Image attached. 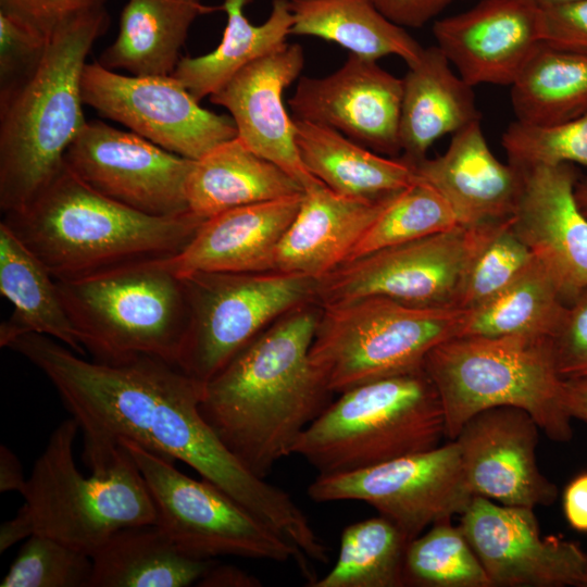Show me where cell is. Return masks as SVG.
Wrapping results in <instances>:
<instances>
[{
  "instance_id": "6da1fadb",
  "label": "cell",
  "mask_w": 587,
  "mask_h": 587,
  "mask_svg": "<svg viewBox=\"0 0 587 587\" xmlns=\"http://www.w3.org/2000/svg\"><path fill=\"white\" fill-rule=\"evenodd\" d=\"M7 348L27 359L58 391L85 439L132 440L178 460L298 546L314 536L289 494L251 473L203 419V384L164 360L87 361L58 340L35 333Z\"/></svg>"
},
{
  "instance_id": "7a4b0ae2",
  "label": "cell",
  "mask_w": 587,
  "mask_h": 587,
  "mask_svg": "<svg viewBox=\"0 0 587 587\" xmlns=\"http://www.w3.org/2000/svg\"><path fill=\"white\" fill-rule=\"evenodd\" d=\"M320 315L309 303L289 311L203 384V419L261 478L332 402L310 361Z\"/></svg>"
},
{
  "instance_id": "3957f363",
  "label": "cell",
  "mask_w": 587,
  "mask_h": 587,
  "mask_svg": "<svg viewBox=\"0 0 587 587\" xmlns=\"http://www.w3.org/2000/svg\"><path fill=\"white\" fill-rule=\"evenodd\" d=\"M11 232L55 280L171 258L204 218L187 212L153 216L96 191L64 163L23 209L3 214Z\"/></svg>"
},
{
  "instance_id": "277c9868",
  "label": "cell",
  "mask_w": 587,
  "mask_h": 587,
  "mask_svg": "<svg viewBox=\"0 0 587 587\" xmlns=\"http://www.w3.org/2000/svg\"><path fill=\"white\" fill-rule=\"evenodd\" d=\"M103 5L82 12L51 34L34 74L0 98V208L23 209L64 165L86 124L82 77L87 55L108 28Z\"/></svg>"
},
{
  "instance_id": "5b68a950",
  "label": "cell",
  "mask_w": 587,
  "mask_h": 587,
  "mask_svg": "<svg viewBox=\"0 0 587 587\" xmlns=\"http://www.w3.org/2000/svg\"><path fill=\"white\" fill-rule=\"evenodd\" d=\"M79 429L70 417L51 433L21 494L22 508L34 534L92 557L120 529L155 524L158 514L139 467L121 442L85 439L92 474L79 472L74 459Z\"/></svg>"
},
{
  "instance_id": "8992f818",
  "label": "cell",
  "mask_w": 587,
  "mask_h": 587,
  "mask_svg": "<svg viewBox=\"0 0 587 587\" xmlns=\"http://www.w3.org/2000/svg\"><path fill=\"white\" fill-rule=\"evenodd\" d=\"M423 369L439 395L450 440L473 415L496 407L526 411L554 441L573 437L550 337L454 336L429 351Z\"/></svg>"
},
{
  "instance_id": "52a82bcc",
  "label": "cell",
  "mask_w": 587,
  "mask_h": 587,
  "mask_svg": "<svg viewBox=\"0 0 587 587\" xmlns=\"http://www.w3.org/2000/svg\"><path fill=\"white\" fill-rule=\"evenodd\" d=\"M339 395L292 448L319 475L354 472L430 450L446 437L440 398L424 369Z\"/></svg>"
},
{
  "instance_id": "ba28073f",
  "label": "cell",
  "mask_w": 587,
  "mask_h": 587,
  "mask_svg": "<svg viewBox=\"0 0 587 587\" xmlns=\"http://www.w3.org/2000/svg\"><path fill=\"white\" fill-rule=\"evenodd\" d=\"M55 282L77 339L95 361L148 355L178 364L188 301L182 278L159 260Z\"/></svg>"
},
{
  "instance_id": "9c48e42d",
  "label": "cell",
  "mask_w": 587,
  "mask_h": 587,
  "mask_svg": "<svg viewBox=\"0 0 587 587\" xmlns=\"http://www.w3.org/2000/svg\"><path fill=\"white\" fill-rule=\"evenodd\" d=\"M466 314L457 308L413 307L385 297L324 305L310 361L333 394L420 371L434 347L460 334Z\"/></svg>"
},
{
  "instance_id": "30bf717a",
  "label": "cell",
  "mask_w": 587,
  "mask_h": 587,
  "mask_svg": "<svg viewBox=\"0 0 587 587\" xmlns=\"http://www.w3.org/2000/svg\"><path fill=\"white\" fill-rule=\"evenodd\" d=\"M139 467L157 508V524L184 554L198 560L234 555L292 562L307 586L317 576L298 547L222 489L193 479L132 440L117 439Z\"/></svg>"
},
{
  "instance_id": "8fae6325",
  "label": "cell",
  "mask_w": 587,
  "mask_h": 587,
  "mask_svg": "<svg viewBox=\"0 0 587 587\" xmlns=\"http://www.w3.org/2000/svg\"><path fill=\"white\" fill-rule=\"evenodd\" d=\"M180 278L189 323L177 366L202 384L276 320L316 300L317 280L299 274L196 273Z\"/></svg>"
},
{
  "instance_id": "7c38bea8",
  "label": "cell",
  "mask_w": 587,
  "mask_h": 587,
  "mask_svg": "<svg viewBox=\"0 0 587 587\" xmlns=\"http://www.w3.org/2000/svg\"><path fill=\"white\" fill-rule=\"evenodd\" d=\"M308 495L315 502L363 501L409 541L430 525L462 515L475 496L454 440L363 470L319 475Z\"/></svg>"
},
{
  "instance_id": "4fadbf2b",
  "label": "cell",
  "mask_w": 587,
  "mask_h": 587,
  "mask_svg": "<svg viewBox=\"0 0 587 587\" xmlns=\"http://www.w3.org/2000/svg\"><path fill=\"white\" fill-rule=\"evenodd\" d=\"M482 224L457 225L345 262L317 280L321 307L385 297L421 308H455Z\"/></svg>"
},
{
  "instance_id": "5bb4252c",
  "label": "cell",
  "mask_w": 587,
  "mask_h": 587,
  "mask_svg": "<svg viewBox=\"0 0 587 587\" xmlns=\"http://www.w3.org/2000/svg\"><path fill=\"white\" fill-rule=\"evenodd\" d=\"M82 97L100 115L190 160L237 136L230 116L202 108L173 75H122L86 63Z\"/></svg>"
},
{
  "instance_id": "9a60e30c",
  "label": "cell",
  "mask_w": 587,
  "mask_h": 587,
  "mask_svg": "<svg viewBox=\"0 0 587 587\" xmlns=\"http://www.w3.org/2000/svg\"><path fill=\"white\" fill-rule=\"evenodd\" d=\"M64 163L96 191L153 216L190 212L186 180L193 160L101 121L86 122Z\"/></svg>"
},
{
  "instance_id": "2e32d148",
  "label": "cell",
  "mask_w": 587,
  "mask_h": 587,
  "mask_svg": "<svg viewBox=\"0 0 587 587\" xmlns=\"http://www.w3.org/2000/svg\"><path fill=\"white\" fill-rule=\"evenodd\" d=\"M459 526L491 587H587V553L573 541L542 537L532 508L474 496Z\"/></svg>"
},
{
  "instance_id": "e0dca14e",
  "label": "cell",
  "mask_w": 587,
  "mask_h": 587,
  "mask_svg": "<svg viewBox=\"0 0 587 587\" xmlns=\"http://www.w3.org/2000/svg\"><path fill=\"white\" fill-rule=\"evenodd\" d=\"M402 78L349 54L323 77L301 76L288 104L294 118L330 127L380 154L401 152Z\"/></svg>"
},
{
  "instance_id": "ac0fdd59",
  "label": "cell",
  "mask_w": 587,
  "mask_h": 587,
  "mask_svg": "<svg viewBox=\"0 0 587 587\" xmlns=\"http://www.w3.org/2000/svg\"><path fill=\"white\" fill-rule=\"evenodd\" d=\"M539 426L524 410L496 407L473 415L453 439L475 496L504 505H550L558 487L536 460Z\"/></svg>"
},
{
  "instance_id": "d6986e66",
  "label": "cell",
  "mask_w": 587,
  "mask_h": 587,
  "mask_svg": "<svg viewBox=\"0 0 587 587\" xmlns=\"http://www.w3.org/2000/svg\"><path fill=\"white\" fill-rule=\"evenodd\" d=\"M303 66L302 46L285 43L245 66L209 98L229 112L237 137L251 151L280 167L304 190L321 180L301 161L294 117L284 104V91L300 78Z\"/></svg>"
},
{
  "instance_id": "ffe728a7",
  "label": "cell",
  "mask_w": 587,
  "mask_h": 587,
  "mask_svg": "<svg viewBox=\"0 0 587 587\" xmlns=\"http://www.w3.org/2000/svg\"><path fill=\"white\" fill-rule=\"evenodd\" d=\"M513 228L569 304L587 286V216L575 198L570 163L523 170Z\"/></svg>"
},
{
  "instance_id": "44dd1931",
  "label": "cell",
  "mask_w": 587,
  "mask_h": 587,
  "mask_svg": "<svg viewBox=\"0 0 587 587\" xmlns=\"http://www.w3.org/2000/svg\"><path fill=\"white\" fill-rule=\"evenodd\" d=\"M437 47L472 87L510 85L542 42L541 9L530 0H483L436 21Z\"/></svg>"
},
{
  "instance_id": "7402d4cb",
  "label": "cell",
  "mask_w": 587,
  "mask_h": 587,
  "mask_svg": "<svg viewBox=\"0 0 587 587\" xmlns=\"http://www.w3.org/2000/svg\"><path fill=\"white\" fill-rule=\"evenodd\" d=\"M302 192L205 218L182 251L159 261L178 277L272 272L277 247L298 212Z\"/></svg>"
},
{
  "instance_id": "603a6c76",
  "label": "cell",
  "mask_w": 587,
  "mask_h": 587,
  "mask_svg": "<svg viewBox=\"0 0 587 587\" xmlns=\"http://www.w3.org/2000/svg\"><path fill=\"white\" fill-rule=\"evenodd\" d=\"M413 165L417 178L440 193L464 226L512 216L523 187V170L494 155L480 121L453 134L441 155Z\"/></svg>"
},
{
  "instance_id": "cb8c5ba5",
  "label": "cell",
  "mask_w": 587,
  "mask_h": 587,
  "mask_svg": "<svg viewBox=\"0 0 587 587\" xmlns=\"http://www.w3.org/2000/svg\"><path fill=\"white\" fill-rule=\"evenodd\" d=\"M391 196L377 200L345 197L322 182L305 188L277 247L274 272L321 279L349 259Z\"/></svg>"
},
{
  "instance_id": "d4e9b609",
  "label": "cell",
  "mask_w": 587,
  "mask_h": 587,
  "mask_svg": "<svg viewBox=\"0 0 587 587\" xmlns=\"http://www.w3.org/2000/svg\"><path fill=\"white\" fill-rule=\"evenodd\" d=\"M473 87L451 70L437 46L423 48L402 78V158L415 164L439 138L480 121Z\"/></svg>"
},
{
  "instance_id": "484cf974",
  "label": "cell",
  "mask_w": 587,
  "mask_h": 587,
  "mask_svg": "<svg viewBox=\"0 0 587 587\" xmlns=\"http://www.w3.org/2000/svg\"><path fill=\"white\" fill-rule=\"evenodd\" d=\"M294 124L304 166L338 195L377 200L419 180L414 165L402 157L386 158L327 126L298 118Z\"/></svg>"
},
{
  "instance_id": "4316f807",
  "label": "cell",
  "mask_w": 587,
  "mask_h": 587,
  "mask_svg": "<svg viewBox=\"0 0 587 587\" xmlns=\"http://www.w3.org/2000/svg\"><path fill=\"white\" fill-rule=\"evenodd\" d=\"M302 191L289 174L255 154L237 136L193 160L186 180L188 209L204 220Z\"/></svg>"
},
{
  "instance_id": "83f0119b",
  "label": "cell",
  "mask_w": 587,
  "mask_h": 587,
  "mask_svg": "<svg viewBox=\"0 0 587 587\" xmlns=\"http://www.w3.org/2000/svg\"><path fill=\"white\" fill-rule=\"evenodd\" d=\"M213 10L202 0H127L118 34L98 62L132 75H172L190 26Z\"/></svg>"
},
{
  "instance_id": "f1b7e54d",
  "label": "cell",
  "mask_w": 587,
  "mask_h": 587,
  "mask_svg": "<svg viewBox=\"0 0 587 587\" xmlns=\"http://www.w3.org/2000/svg\"><path fill=\"white\" fill-rule=\"evenodd\" d=\"M0 291L13 305L0 327V345L16 336L35 333L51 337L83 355L75 329L58 292L57 282L46 265L0 223Z\"/></svg>"
},
{
  "instance_id": "f546056e",
  "label": "cell",
  "mask_w": 587,
  "mask_h": 587,
  "mask_svg": "<svg viewBox=\"0 0 587 587\" xmlns=\"http://www.w3.org/2000/svg\"><path fill=\"white\" fill-rule=\"evenodd\" d=\"M91 560L89 587H186L215 562L184 554L157 523L120 529Z\"/></svg>"
},
{
  "instance_id": "4dcf8cb0",
  "label": "cell",
  "mask_w": 587,
  "mask_h": 587,
  "mask_svg": "<svg viewBox=\"0 0 587 587\" xmlns=\"http://www.w3.org/2000/svg\"><path fill=\"white\" fill-rule=\"evenodd\" d=\"M252 0H223L221 9L227 21L218 46L199 57H184L173 76L200 102L224 86L253 61L287 43L292 15L289 0H272L267 18L259 25L245 15Z\"/></svg>"
},
{
  "instance_id": "1f68e13d",
  "label": "cell",
  "mask_w": 587,
  "mask_h": 587,
  "mask_svg": "<svg viewBox=\"0 0 587 587\" xmlns=\"http://www.w3.org/2000/svg\"><path fill=\"white\" fill-rule=\"evenodd\" d=\"M289 7L291 35L335 42L360 58L396 55L410 65L424 48L373 0H289Z\"/></svg>"
},
{
  "instance_id": "d6a6232c",
  "label": "cell",
  "mask_w": 587,
  "mask_h": 587,
  "mask_svg": "<svg viewBox=\"0 0 587 587\" xmlns=\"http://www.w3.org/2000/svg\"><path fill=\"white\" fill-rule=\"evenodd\" d=\"M516 121L550 126L587 112V52L542 41L511 84Z\"/></svg>"
},
{
  "instance_id": "836d02e7",
  "label": "cell",
  "mask_w": 587,
  "mask_h": 587,
  "mask_svg": "<svg viewBox=\"0 0 587 587\" xmlns=\"http://www.w3.org/2000/svg\"><path fill=\"white\" fill-rule=\"evenodd\" d=\"M566 305L557 285L536 260L503 290L469 310L458 336L526 335L552 338Z\"/></svg>"
},
{
  "instance_id": "e575fe53",
  "label": "cell",
  "mask_w": 587,
  "mask_h": 587,
  "mask_svg": "<svg viewBox=\"0 0 587 587\" xmlns=\"http://www.w3.org/2000/svg\"><path fill=\"white\" fill-rule=\"evenodd\" d=\"M410 541L388 519L379 515L344 528L333 569L310 587H401Z\"/></svg>"
},
{
  "instance_id": "d590c367",
  "label": "cell",
  "mask_w": 587,
  "mask_h": 587,
  "mask_svg": "<svg viewBox=\"0 0 587 587\" xmlns=\"http://www.w3.org/2000/svg\"><path fill=\"white\" fill-rule=\"evenodd\" d=\"M403 572L405 586L491 587L460 526L451 521L432 525L408 544Z\"/></svg>"
},
{
  "instance_id": "8d00e7d4",
  "label": "cell",
  "mask_w": 587,
  "mask_h": 587,
  "mask_svg": "<svg viewBox=\"0 0 587 587\" xmlns=\"http://www.w3.org/2000/svg\"><path fill=\"white\" fill-rule=\"evenodd\" d=\"M535 261L514 230L512 216L482 224L454 307L469 311L483 304L517 279Z\"/></svg>"
},
{
  "instance_id": "74e56055",
  "label": "cell",
  "mask_w": 587,
  "mask_h": 587,
  "mask_svg": "<svg viewBox=\"0 0 587 587\" xmlns=\"http://www.w3.org/2000/svg\"><path fill=\"white\" fill-rule=\"evenodd\" d=\"M460 224L447 201L432 186L419 179L388 199L346 262Z\"/></svg>"
},
{
  "instance_id": "f35d334b",
  "label": "cell",
  "mask_w": 587,
  "mask_h": 587,
  "mask_svg": "<svg viewBox=\"0 0 587 587\" xmlns=\"http://www.w3.org/2000/svg\"><path fill=\"white\" fill-rule=\"evenodd\" d=\"M92 560L53 538L33 534L22 546L1 587H89Z\"/></svg>"
},
{
  "instance_id": "ab89813d",
  "label": "cell",
  "mask_w": 587,
  "mask_h": 587,
  "mask_svg": "<svg viewBox=\"0 0 587 587\" xmlns=\"http://www.w3.org/2000/svg\"><path fill=\"white\" fill-rule=\"evenodd\" d=\"M501 143L509 162L522 170L561 163L587 167V112L550 126L515 121L502 134Z\"/></svg>"
},
{
  "instance_id": "60d3db41",
  "label": "cell",
  "mask_w": 587,
  "mask_h": 587,
  "mask_svg": "<svg viewBox=\"0 0 587 587\" xmlns=\"http://www.w3.org/2000/svg\"><path fill=\"white\" fill-rule=\"evenodd\" d=\"M50 37L0 10V98L7 96L40 64Z\"/></svg>"
},
{
  "instance_id": "b9f144b4",
  "label": "cell",
  "mask_w": 587,
  "mask_h": 587,
  "mask_svg": "<svg viewBox=\"0 0 587 587\" xmlns=\"http://www.w3.org/2000/svg\"><path fill=\"white\" fill-rule=\"evenodd\" d=\"M552 344L563 379L587 377V286L566 305Z\"/></svg>"
},
{
  "instance_id": "7bdbcfd3",
  "label": "cell",
  "mask_w": 587,
  "mask_h": 587,
  "mask_svg": "<svg viewBox=\"0 0 587 587\" xmlns=\"http://www.w3.org/2000/svg\"><path fill=\"white\" fill-rule=\"evenodd\" d=\"M105 0H0V10L26 22L47 37L66 20L103 5Z\"/></svg>"
},
{
  "instance_id": "ee69618b",
  "label": "cell",
  "mask_w": 587,
  "mask_h": 587,
  "mask_svg": "<svg viewBox=\"0 0 587 587\" xmlns=\"http://www.w3.org/2000/svg\"><path fill=\"white\" fill-rule=\"evenodd\" d=\"M542 41L587 52V0L541 10Z\"/></svg>"
},
{
  "instance_id": "f6af8a7d",
  "label": "cell",
  "mask_w": 587,
  "mask_h": 587,
  "mask_svg": "<svg viewBox=\"0 0 587 587\" xmlns=\"http://www.w3.org/2000/svg\"><path fill=\"white\" fill-rule=\"evenodd\" d=\"M452 0H373L392 22L402 27H421Z\"/></svg>"
},
{
  "instance_id": "bcb514c9",
  "label": "cell",
  "mask_w": 587,
  "mask_h": 587,
  "mask_svg": "<svg viewBox=\"0 0 587 587\" xmlns=\"http://www.w3.org/2000/svg\"><path fill=\"white\" fill-rule=\"evenodd\" d=\"M564 512L573 528L587 532V473L577 476L566 487Z\"/></svg>"
},
{
  "instance_id": "7dc6e473",
  "label": "cell",
  "mask_w": 587,
  "mask_h": 587,
  "mask_svg": "<svg viewBox=\"0 0 587 587\" xmlns=\"http://www.w3.org/2000/svg\"><path fill=\"white\" fill-rule=\"evenodd\" d=\"M196 585L201 587H258L261 586V582L238 567L214 562Z\"/></svg>"
},
{
  "instance_id": "c3c4849f",
  "label": "cell",
  "mask_w": 587,
  "mask_h": 587,
  "mask_svg": "<svg viewBox=\"0 0 587 587\" xmlns=\"http://www.w3.org/2000/svg\"><path fill=\"white\" fill-rule=\"evenodd\" d=\"M27 478L24 477L22 464L17 457L4 445L0 446V491H17L22 494Z\"/></svg>"
},
{
  "instance_id": "681fc988",
  "label": "cell",
  "mask_w": 587,
  "mask_h": 587,
  "mask_svg": "<svg viewBox=\"0 0 587 587\" xmlns=\"http://www.w3.org/2000/svg\"><path fill=\"white\" fill-rule=\"evenodd\" d=\"M34 534L32 522L21 507L16 515L5 521L0 527V552H4L22 539H27Z\"/></svg>"
},
{
  "instance_id": "f907efd6",
  "label": "cell",
  "mask_w": 587,
  "mask_h": 587,
  "mask_svg": "<svg viewBox=\"0 0 587 587\" xmlns=\"http://www.w3.org/2000/svg\"><path fill=\"white\" fill-rule=\"evenodd\" d=\"M564 402L572 419L587 422V377L564 379Z\"/></svg>"
},
{
  "instance_id": "816d5d0a",
  "label": "cell",
  "mask_w": 587,
  "mask_h": 587,
  "mask_svg": "<svg viewBox=\"0 0 587 587\" xmlns=\"http://www.w3.org/2000/svg\"><path fill=\"white\" fill-rule=\"evenodd\" d=\"M575 198L580 210L587 216V180L576 184Z\"/></svg>"
},
{
  "instance_id": "f5cc1de1",
  "label": "cell",
  "mask_w": 587,
  "mask_h": 587,
  "mask_svg": "<svg viewBox=\"0 0 587 587\" xmlns=\"http://www.w3.org/2000/svg\"><path fill=\"white\" fill-rule=\"evenodd\" d=\"M535 5H537L541 10L550 9L553 7H559L563 4H567L571 2H575L578 0H530Z\"/></svg>"
}]
</instances>
